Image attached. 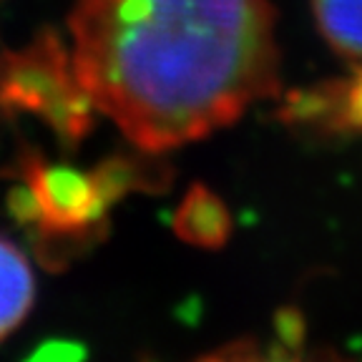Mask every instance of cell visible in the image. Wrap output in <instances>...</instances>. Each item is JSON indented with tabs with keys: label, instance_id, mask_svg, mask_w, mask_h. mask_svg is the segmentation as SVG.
Instances as JSON below:
<instances>
[{
	"label": "cell",
	"instance_id": "obj_4",
	"mask_svg": "<svg viewBox=\"0 0 362 362\" xmlns=\"http://www.w3.org/2000/svg\"><path fill=\"white\" fill-rule=\"evenodd\" d=\"M174 229L184 242L194 247L219 249L232 232V216L214 192L194 184L176 209Z\"/></svg>",
	"mask_w": 362,
	"mask_h": 362
},
{
	"label": "cell",
	"instance_id": "obj_5",
	"mask_svg": "<svg viewBox=\"0 0 362 362\" xmlns=\"http://www.w3.org/2000/svg\"><path fill=\"white\" fill-rule=\"evenodd\" d=\"M35 297V282L21 249L0 237V339L25 320Z\"/></svg>",
	"mask_w": 362,
	"mask_h": 362
},
{
	"label": "cell",
	"instance_id": "obj_3",
	"mask_svg": "<svg viewBox=\"0 0 362 362\" xmlns=\"http://www.w3.org/2000/svg\"><path fill=\"white\" fill-rule=\"evenodd\" d=\"M0 116H33L66 146H76L90 131L93 103L78 81L71 48L53 30L16 51H0Z\"/></svg>",
	"mask_w": 362,
	"mask_h": 362
},
{
	"label": "cell",
	"instance_id": "obj_1",
	"mask_svg": "<svg viewBox=\"0 0 362 362\" xmlns=\"http://www.w3.org/2000/svg\"><path fill=\"white\" fill-rule=\"evenodd\" d=\"M68 30L93 108L141 151L204 139L277 96L269 0H78Z\"/></svg>",
	"mask_w": 362,
	"mask_h": 362
},
{
	"label": "cell",
	"instance_id": "obj_2",
	"mask_svg": "<svg viewBox=\"0 0 362 362\" xmlns=\"http://www.w3.org/2000/svg\"><path fill=\"white\" fill-rule=\"evenodd\" d=\"M18 184L11 209L30 224L40 239V257L48 264L81 252L101 237V224L113 204L134 189H158L169 181V169L148 158L116 156L90 171L48 164L35 151H23L16 164Z\"/></svg>",
	"mask_w": 362,
	"mask_h": 362
},
{
	"label": "cell",
	"instance_id": "obj_6",
	"mask_svg": "<svg viewBox=\"0 0 362 362\" xmlns=\"http://www.w3.org/2000/svg\"><path fill=\"white\" fill-rule=\"evenodd\" d=\"M322 38L347 61H362V0H312Z\"/></svg>",
	"mask_w": 362,
	"mask_h": 362
}]
</instances>
